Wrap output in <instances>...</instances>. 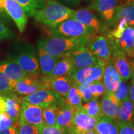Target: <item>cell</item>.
<instances>
[{
  "label": "cell",
  "mask_w": 134,
  "mask_h": 134,
  "mask_svg": "<svg viewBox=\"0 0 134 134\" xmlns=\"http://www.w3.org/2000/svg\"><path fill=\"white\" fill-rule=\"evenodd\" d=\"M80 134H97L96 132L95 131V130H88V131H83L80 132Z\"/></svg>",
  "instance_id": "cell-48"
},
{
  "label": "cell",
  "mask_w": 134,
  "mask_h": 134,
  "mask_svg": "<svg viewBox=\"0 0 134 134\" xmlns=\"http://www.w3.org/2000/svg\"><path fill=\"white\" fill-rule=\"evenodd\" d=\"M99 118L89 115L83 109V108L75 110L71 125L80 132L94 130Z\"/></svg>",
  "instance_id": "cell-16"
},
{
  "label": "cell",
  "mask_w": 134,
  "mask_h": 134,
  "mask_svg": "<svg viewBox=\"0 0 134 134\" xmlns=\"http://www.w3.org/2000/svg\"><path fill=\"white\" fill-rule=\"evenodd\" d=\"M73 63L75 70L93 66L103 62L93 55L86 46H83L68 54Z\"/></svg>",
  "instance_id": "cell-10"
},
{
  "label": "cell",
  "mask_w": 134,
  "mask_h": 134,
  "mask_svg": "<svg viewBox=\"0 0 134 134\" xmlns=\"http://www.w3.org/2000/svg\"><path fill=\"white\" fill-rule=\"evenodd\" d=\"M16 81L8 78L2 72L0 71V96L5 94L15 93Z\"/></svg>",
  "instance_id": "cell-31"
},
{
  "label": "cell",
  "mask_w": 134,
  "mask_h": 134,
  "mask_svg": "<svg viewBox=\"0 0 134 134\" xmlns=\"http://www.w3.org/2000/svg\"><path fill=\"white\" fill-rule=\"evenodd\" d=\"M23 7L28 16L34 17L36 11L39 9L34 0H14Z\"/></svg>",
  "instance_id": "cell-33"
},
{
  "label": "cell",
  "mask_w": 134,
  "mask_h": 134,
  "mask_svg": "<svg viewBox=\"0 0 134 134\" xmlns=\"http://www.w3.org/2000/svg\"><path fill=\"white\" fill-rule=\"evenodd\" d=\"M90 38H73L50 36L40 39L38 43L47 53L55 58H58L69 54L81 47L86 46Z\"/></svg>",
  "instance_id": "cell-2"
},
{
  "label": "cell",
  "mask_w": 134,
  "mask_h": 134,
  "mask_svg": "<svg viewBox=\"0 0 134 134\" xmlns=\"http://www.w3.org/2000/svg\"><path fill=\"white\" fill-rule=\"evenodd\" d=\"M65 101L68 104L71 105L75 110H78L83 107V100L78 88V83L75 81H72L71 87L66 98H64Z\"/></svg>",
  "instance_id": "cell-28"
},
{
  "label": "cell",
  "mask_w": 134,
  "mask_h": 134,
  "mask_svg": "<svg viewBox=\"0 0 134 134\" xmlns=\"http://www.w3.org/2000/svg\"><path fill=\"white\" fill-rule=\"evenodd\" d=\"M5 109V103L3 99V97L0 96V115L2 114L3 112H4Z\"/></svg>",
  "instance_id": "cell-46"
},
{
  "label": "cell",
  "mask_w": 134,
  "mask_h": 134,
  "mask_svg": "<svg viewBox=\"0 0 134 134\" xmlns=\"http://www.w3.org/2000/svg\"><path fill=\"white\" fill-rule=\"evenodd\" d=\"M133 122H134V113H133Z\"/></svg>",
  "instance_id": "cell-54"
},
{
  "label": "cell",
  "mask_w": 134,
  "mask_h": 134,
  "mask_svg": "<svg viewBox=\"0 0 134 134\" xmlns=\"http://www.w3.org/2000/svg\"><path fill=\"white\" fill-rule=\"evenodd\" d=\"M129 96L134 105V74L132 75L130 81L129 85Z\"/></svg>",
  "instance_id": "cell-42"
},
{
  "label": "cell",
  "mask_w": 134,
  "mask_h": 134,
  "mask_svg": "<svg viewBox=\"0 0 134 134\" xmlns=\"http://www.w3.org/2000/svg\"><path fill=\"white\" fill-rule=\"evenodd\" d=\"M73 18L78 20L88 27L95 35L100 31V22L93 11L88 8L75 11Z\"/></svg>",
  "instance_id": "cell-18"
},
{
  "label": "cell",
  "mask_w": 134,
  "mask_h": 134,
  "mask_svg": "<svg viewBox=\"0 0 134 134\" xmlns=\"http://www.w3.org/2000/svg\"><path fill=\"white\" fill-rule=\"evenodd\" d=\"M9 18L14 22L20 32L25 31L27 24V15L19 3L14 0H0Z\"/></svg>",
  "instance_id": "cell-11"
},
{
  "label": "cell",
  "mask_w": 134,
  "mask_h": 134,
  "mask_svg": "<svg viewBox=\"0 0 134 134\" xmlns=\"http://www.w3.org/2000/svg\"><path fill=\"white\" fill-rule=\"evenodd\" d=\"M119 73L114 65L111 58L104 62V71L103 81L106 93H113L121 80Z\"/></svg>",
  "instance_id": "cell-15"
},
{
  "label": "cell",
  "mask_w": 134,
  "mask_h": 134,
  "mask_svg": "<svg viewBox=\"0 0 134 134\" xmlns=\"http://www.w3.org/2000/svg\"><path fill=\"white\" fill-rule=\"evenodd\" d=\"M0 134H19L18 128H9L0 130Z\"/></svg>",
  "instance_id": "cell-45"
},
{
  "label": "cell",
  "mask_w": 134,
  "mask_h": 134,
  "mask_svg": "<svg viewBox=\"0 0 134 134\" xmlns=\"http://www.w3.org/2000/svg\"><path fill=\"white\" fill-rule=\"evenodd\" d=\"M35 2L37 3V4L38 5L39 9H41L43 6V5L45 4L47 0H34Z\"/></svg>",
  "instance_id": "cell-47"
},
{
  "label": "cell",
  "mask_w": 134,
  "mask_h": 134,
  "mask_svg": "<svg viewBox=\"0 0 134 134\" xmlns=\"http://www.w3.org/2000/svg\"><path fill=\"white\" fill-rule=\"evenodd\" d=\"M74 12V10L57 0H47L43 7L36 11L34 17L37 22L51 27L73 18Z\"/></svg>",
  "instance_id": "cell-3"
},
{
  "label": "cell",
  "mask_w": 134,
  "mask_h": 134,
  "mask_svg": "<svg viewBox=\"0 0 134 134\" xmlns=\"http://www.w3.org/2000/svg\"><path fill=\"white\" fill-rule=\"evenodd\" d=\"M22 99L43 109L50 105L58 104L63 98L51 89H42L28 96H23Z\"/></svg>",
  "instance_id": "cell-8"
},
{
  "label": "cell",
  "mask_w": 134,
  "mask_h": 134,
  "mask_svg": "<svg viewBox=\"0 0 134 134\" xmlns=\"http://www.w3.org/2000/svg\"><path fill=\"white\" fill-rule=\"evenodd\" d=\"M39 134H63V129L58 126L43 125L38 128Z\"/></svg>",
  "instance_id": "cell-39"
},
{
  "label": "cell",
  "mask_w": 134,
  "mask_h": 134,
  "mask_svg": "<svg viewBox=\"0 0 134 134\" xmlns=\"http://www.w3.org/2000/svg\"><path fill=\"white\" fill-rule=\"evenodd\" d=\"M18 132L19 134H39L37 127L21 119L19 121Z\"/></svg>",
  "instance_id": "cell-36"
},
{
  "label": "cell",
  "mask_w": 134,
  "mask_h": 134,
  "mask_svg": "<svg viewBox=\"0 0 134 134\" xmlns=\"http://www.w3.org/2000/svg\"><path fill=\"white\" fill-rule=\"evenodd\" d=\"M0 21L3 22V23L6 24H9L10 23V18L8 16L7 13L6 12L5 9L3 8L2 3L0 1Z\"/></svg>",
  "instance_id": "cell-41"
},
{
  "label": "cell",
  "mask_w": 134,
  "mask_h": 134,
  "mask_svg": "<svg viewBox=\"0 0 134 134\" xmlns=\"http://www.w3.org/2000/svg\"><path fill=\"white\" fill-rule=\"evenodd\" d=\"M125 5H134V0H124Z\"/></svg>",
  "instance_id": "cell-51"
},
{
  "label": "cell",
  "mask_w": 134,
  "mask_h": 134,
  "mask_svg": "<svg viewBox=\"0 0 134 134\" xmlns=\"http://www.w3.org/2000/svg\"><path fill=\"white\" fill-rule=\"evenodd\" d=\"M37 56L42 75L43 76H50L58 58L47 53L39 43L37 44Z\"/></svg>",
  "instance_id": "cell-22"
},
{
  "label": "cell",
  "mask_w": 134,
  "mask_h": 134,
  "mask_svg": "<svg viewBox=\"0 0 134 134\" xmlns=\"http://www.w3.org/2000/svg\"><path fill=\"white\" fill-rule=\"evenodd\" d=\"M57 104H52L43 109V120L44 124L48 126H57L56 111Z\"/></svg>",
  "instance_id": "cell-30"
},
{
  "label": "cell",
  "mask_w": 134,
  "mask_h": 134,
  "mask_svg": "<svg viewBox=\"0 0 134 134\" xmlns=\"http://www.w3.org/2000/svg\"><path fill=\"white\" fill-rule=\"evenodd\" d=\"M113 39L117 43L118 46L122 50H124L127 55L130 52L132 46H133L134 39V27H127L119 37L117 39H114V38H113Z\"/></svg>",
  "instance_id": "cell-27"
},
{
  "label": "cell",
  "mask_w": 134,
  "mask_h": 134,
  "mask_svg": "<svg viewBox=\"0 0 134 134\" xmlns=\"http://www.w3.org/2000/svg\"><path fill=\"white\" fill-rule=\"evenodd\" d=\"M89 90L94 98H99L104 96L106 90L103 80L93 81L88 85Z\"/></svg>",
  "instance_id": "cell-32"
},
{
  "label": "cell",
  "mask_w": 134,
  "mask_h": 134,
  "mask_svg": "<svg viewBox=\"0 0 134 134\" xmlns=\"http://www.w3.org/2000/svg\"><path fill=\"white\" fill-rule=\"evenodd\" d=\"M118 3V0H94L86 8L91 11L98 12L103 19L110 25Z\"/></svg>",
  "instance_id": "cell-12"
},
{
  "label": "cell",
  "mask_w": 134,
  "mask_h": 134,
  "mask_svg": "<svg viewBox=\"0 0 134 134\" xmlns=\"http://www.w3.org/2000/svg\"><path fill=\"white\" fill-rule=\"evenodd\" d=\"M1 96L5 103L4 113L14 121L19 122L23 104L22 98L16 93L5 94Z\"/></svg>",
  "instance_id": "cell-14"
},
{
  "label": "cell",
  "mask_w": 134,
  "mask_h": 134,
  "mask_svg": "<svg viewBox=\"0 0 134 134\" xmlns=\"http://www.w3.org/2000/svg\"><path fill=\"white\" fill-rule=\"evenodd\" d=\"M100 106L103 115L115 120L119 112L120 103L114 94L105 93L102 98Z\"/></svg>",
  "instance_id": "cell-19"
},
{
  "label": "cell",
  "mask_w": 134,
  "mask_h": 134,
  "mask_svg": "<svg viewBox=\"0 0 134 134\" xmlns=\"http://www.w3.org/2000/svg\"><path fill=\"white\" fill-rule=\"evenodd\" d=\"M87 1H91V2H93V1H94V0H86Z\"/></svg>",
  "instance_id": "cell-52"
},
{
  "label": "cell",
  "mask_w": 134,
  "mask_h": 134,
  "mask_svg": "<svg viewBox=\"0 0 134 134\" xmlns=\"http://www.w3.org/2000/svg\"><path fill=\"white\" fill-rule=\"evenodd\" d=\"M130 63L131 65L132 74H134V58H130Z\"/></svg>",
  "instance_id": "cell-49"
},
{
  "label": "cell",
  "mask_w": 134,
  "mask_h": 134,
  "mask_svg": "<svg viewBox=\"0 0 134 134\" xmlns=\"http://www.w3.org/2000/svg\"><path fill=\"white\" fill-rule=\"evenodd\" d=\"M62 4H64L66 6H71V7H75L80 4V0H57Z\"/></svg>",
  "instance_id": "cell-43"
},
{
  "label": "cell",
  "mask_w": 134,
  "mask_h": 134,
  "mask_svg": "<svg viewBox=\"0 0 134 134\" xmlns=\"http://www.w3.org/2000/svg\"><path fill=\"white\" fill-rule=\"evenodd\" d=\"M134 105L129 98L120 103L118 116L115 119L117 125L127 124L133 122Z\"/></svg>",
  "instance_id": "cell-23"
},
{
  "label": "cell",
  "mask_w": 134,
  "mask_h": 134,
  "mask_svg": "<svg viewBox=\"0 0 134 134\" xmlns=\"http://www.w3.org/2000/svg\"><path fill=\"white\" fill-rule=\"evenodd\" d=\"M20 119L39 128L44 125L43 120V109L23 100Z\"/></svg>",
  "instance_id": "cell-13"
},
{
  "label": "cell",
  "mask_w": 134,
  "mask_h": 134,
  "mask_svg": "<svg viewBox=\"0 0 134 134\" xmlns=\"http://www.w3.org/2000/svg\"><path fill=\"white\" fill-rule=\"evenodd\" d=\"M86 46L93 55L104 62L111 58L112 45L108 36L94 35L90 38Z\"/></svg>",
  "instance_id": "cell-7"
},
{
  "label": "cell",
  "mask_w": 134,
  "mask_h": 134,
  "mask_svg": "<svg viewBox=\"0 0 134 134\" xmlns=\"http://www.w3.org/2000/svg\"><path fill=\"white\" fill-rule=\"evenodd\" d=\"M132 58H134V53H133V57H132Z\"/></svg>",
  "instance_id": "cell-53"
},
{
  "label": "cell",
  "mask_w": 134,
  "mask_h": 134,
  "mask_svg": "<svg viewBox=\"0 0 134 134\" xmlns=\"http://www.w3.org/2000/svg\"><path fill=\"white\" fill-rule=\"evenodd\" d=\"M16 34L0 21V40H11L16 37Z\"/></svg>",
  "instance_id": "cell-37"
},
{
  "label": "cell",
  "mask_w": 134,
  "mask_h": 134,
  "mask_svg": "<svg viewBox=\"0 0 134 134\" xmlns=\"http://www.w3.org/2000/svg\"><path fill=\"white\" fill-rule=\"evenodd\" d=\"M80 132L71 124L69 127L63 129V134H80Z\"/></svg>",
  "instance_id": "cell-44"
},
{
  "label": "cell",
  "mask_w": 134,
  "mask_h": 134,
  "mask_svg": "<svg viewBox=\"0 0 134 134\" xmlns=\"http://www.w3.org/2000/svg\"><path fill=\"white\" fill-rule=\"evenodd\" d=\"M51 36L65 38L91 37L94 34L83 23L71 18L56 26L48 27Z\"/></svg>",
  "instance_id": "cell-4"
},
{
  "label": "cell",
  "mask_w": 134,
  "mask_h": 134,
  "mask_svg": "<svg viewBox=\"0 0 134 134\" xmlns=\"http://www.w3.org/2000/svg\"><path fill=\"white\" fill-rule=\"evenodd\" d=\"M19 122L14 121L4 112L0 115V130L9 128H19Z\"/></svg>",
  "instance_id": "cell-35"
},
{
  "label": "cell",
  "mask_w": 134,
  "mask_h": 134,
  "mask_svg": "<svg viewBox=\"0 0 134 134\" xmlns=\"http://www.w3.org/2000/svg\"><path fill=\"white\" fill-rule=\"evenodd\" d=\"M75 71L68 55L58 58L50 76H71Z\"/></svg>",
  "instance_id": "cell-24"
},
{
  "label": "cell",
  "mask_w": 134,
  "mask_h": 134,
  "mask_svg": "<svg viewBox=\"0 0 134 134\" xmlns=\"http://www.w3.org/2000/svg\"><path fill=\"white\" fill-rule=\"evenodd\" d=\"M114 94L115 97L117 98V99L120 101L121 103L124 100H125L126 99L129 98V85L127 83L126 81L124 80H120L118 86L116 88V90L114 91Z\"/></svg>",
  "instance_id": "cell-34"
},
{
  "label": "cell",
  "mask_w": 134,
  "mask_h": 134,
  "mask_svg": "<svg viewBox=\"0 0 134 134\" xmlns=\"http://www.w3.org/2000/svg\"><path fill=\"white\" fill-rule=\"evenodd\" d=\"M83 109L90 116L99 119L103 115L100 102L98 98H94L83 105Z\"/></svg>",
  "instance_id": "cell-29"
},
{
  "label": "cell",
  "mask_w": 134,
  "mask_h": 134,
  "mask_svg": "<svg viewBox=\"0 0 134 134\" xmlns=\"http://www.w3.org/2000/svg\"><path fill=\"white\" fill-rule=\"evenodd\" d=\"M42 89H49L44 76L31 75L16 81L15 93L22 96H26Z\"/></svg>",
  "instance_id": "cell-5"
},
{
  "label": "cell",
  "mask_w": 134,
  "mask_h": 134,
  "mask_svg": "<svg viewBox=\"0 0 134 134\" xmlns=\"http://www.w3.org/2000/svg\"><path fill=\"white\" fill-rule=\"evenodd\" d=\"M7 58L16 62L27 73L41 75L37 53L32 45L16 42L9 48Z\"/></svg>",
  "instance_id": "cell-1"
},
{
  "label": "cell",
  "mask_w": 134,
  "mask_h": 134,
  "mask_svg": "<svg viewBox=\"0 0 134 134\" xmlns=\"http://www.w3.org/2000/svg\"><path fill=\"white\" fill-rule=\"evenodd\" d=\"M44 76L49 89H51L63 99L66 98L73 81L71 76Z\"/></svg>",
  "instance_id": "cell-17"
},
{
  "label": "cell",
  "mask_w": 134,
  "mask_h": 134,
  "mask_svg": "<svg viewBox=\"0 0 134 134\" xmlns=\"http://www.w3.org/2000/svg\"><path fill=\"white\" fill-rule=\"evenodd\" d=\"M78 88L82 98V100L84 103H87L94 99L93 96L89 90L88 85L78 83Z\"/></svg>",
  "instance_id": "cell-38"
},
{
  "label": "cell",
  "mask_w": 134,
  "mask_h": 134,
  "mask_svg": "<svg viewBox=\"0 0 134 134\" xmlns=\"http://www.w3.org/2000/svg\"><path fill=\"white\" fill-rule=\"evenodd\" d=\"M117 126L119 128V134H134V122Z\"/></svg>",
  "instance_id": "cell-40"
},
{
  "label": "cell",
  "mask_w": 134,
  "mask_h": 134,
  "mask_svg": "<svg viewBox=\"0 0 134 134\" xmlns=\"http://www.w3.org/2000/svg\"><path fill=\"white\" fill-rule=\"evenodd\" d=\"M121 19L124 20L129 26L134 27V5L122 4L117 6L110 25H115Z\"/></svg>",
  "instance_id": "cell-25"
},
{
  "label": "cell",
  "mask_w": 134,
  "mask_h": 134,
  "mask_svg": "<svg viewBox=\"0 0 134 134\" xmlns=\"http://www.w3.org/2000/svg\"><path fill=\"white\" fill-rule=\"evenodd\" d=\"M97 134H119V128L113 119L102 115L94 129Z\"/></svg>",
  "instance_id": "cell-26"
},
{
  "label": "cell",
  "mask_w": 134,
  "mask_h": 134,
  "mask_svg": "<svg viewBox=\"0 0 134 134\" xmlns=\"http://www.w3.org/2000/svg\"><path fill=\"white\" fill-rule=\"evenodd\" d=\"M112 45L111 59L119 73L121 79L124 81H128L132 77V71L130 60L124 50H122L113 38L108 37Z\"/></svg>",
  "instance_id": "cell-6"
},
{
  "label": "cell",
  "mask_w": 134,
  "mask_h": 134,
  "mask_svg": "<svg viewBox=\"0 0 134 134\" xmlns=\"http://www.w3.org/2000/svg\"><path fill=\"white\" fill-rule=\"evenodd\" d=\"M75 109L66 103L64 99L59 102L57 104L56 111V121L58 127L62 129L71 125Z\"/></svg>",
  "instance_id": "cell-20"
},
{
  "label": "cell",
  "mask_w": 134,
  "mask_h": 134,
  "mask_svg": "<svg viewBox=\"0 0 134 134\" xmlns=\"http://www.w3.org/2000/svg\"><path fill=\"white\" fill-rule=\"evenodd\" d=\"M0 71L8 78L14 81H18L29 75L16 62L8 58L0 61Z\"/></svg>",
  "instance_id": "cell-21"
},
{
  "label": "cell",
  "mask_w": 134,
  "mask_h": 134,
  "mask_svg": "<svg viewBox=\"0 0 134 134\" xmlns=\"http://www.w3.org/2000/svg\"><path fill=\"white\" fill-rule=\"evenodd\" d=\"M133 53H134V39H133V46H132V48L131 50H130V52L129 53V54L127 55V57H129V58H132Z\"/></svg>",
  "instance_id": "cell-50"
},
{
  "label": "cell",
  "mask_w": 134,
  "mask_h": 134,
  "mask_svg": "<svg viewBox=\"0 0 134 134\" xmlns=\"http://www.w3.org/2000/svg\"><path fill=\"white\" fill-rule=\"evenodd\" d=\"M104 71V62L76 70L71 75L72 80L77 83L88 85L92 82L102 80Z\"/></svg>",
  "instance_id": "cell-9"
}]
</instances>
